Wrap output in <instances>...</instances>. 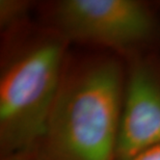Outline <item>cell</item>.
I'll return each mask as SVG.
<instances>
[{"label": "cell", "instance_id": "obj_1", "mask_svg": "<svg viewBox=\"0 0 160 160\" xmlns=\"http://www.w3.org/2000/svg\"><path fill=\"white\" fill-rule=\"evenodd\" d=\"M126 70L117 57L67 63L34 160H114Z\"/></svg>", "mask_w": 160, "mask_h": 160}, {"label": "cell", "instance_id": "obj_2", "mask_svg": "<svg viewBox=\"0 0 160 160\" xmlns=\"http://www.w3.org/2000/svg\"><path fill=\"white\" fill-rule=\"evenodd\" d=\"M69 44L49 27L12 43L0 72L1 157L34 151L62 83Z\"/></svg>", "mask_w": 160, "mask_h": 160}, {"label": "cell", "instance_id": "obj_3", "mask_svg": "<svg viewBox=\"0 0 160 160\" xmlns=\"http://www.w3.org/2000/svg\"><path fill=\"white\" fill-rule=\"evenodd\" d=\"M49 28L71 43L107 48L128 58L153 43L159 23L140 0H60L48 9Z\"/></svg>", "mask_w": 160, "mask_h": 160}, {"label": "cell", "instance_id": "obj_4", "mask_svg": "<svg viewBox=\"0 0 160 160\" xmlns=\"http://www.w3.org/2000/svg\"><path fill=\"white\" fill-rule=\"evenodd\" d=\"M116 159L160 143V62L128 58Z\"/></svg>", "mask_w": 160, "mask_h": 160}, {"label": "cell", "instance_id": "obj_5", "mask_svg": "<svg viewBox=\"0 0 160 160\" xmlns=\"http://www.w3.org/2000/svg\"><path fill=\"white\" fill-rule=\"evenodd\" d=\"M33 6L28 0H0V28L9 39L20 33Z\"/></svg>", "mask_w": 160, "mask_h": 160}, {"label": "cell", "instance_id": "obj_6", "mask_svg": "<svg viewBox=\"0 0 160 160\" xmlns=\"http://www.w3.org/2000/svg\"><path fill=\"white\" fill-rule=\"evenodd\" d=\"M116 160H160V143L143 149L135 154L128 156V157Z\"/></svg>", "mask_w": 160, "mask_h": 160}, {"label": "cell", "instance_id": "obj_7", "mask_svg": "<svg viewBox=\"0 0 160 160\" xmlns=\"http://www.w3.org/2000/svg\"><path fill=\"white\" fill-rule=\"evenodd\" d=\"M1 160H34L31 155L21 154V155H9L3 156Z\"/></svg>", "mask_w": 160, "mask_h": 160}]
</instances>
